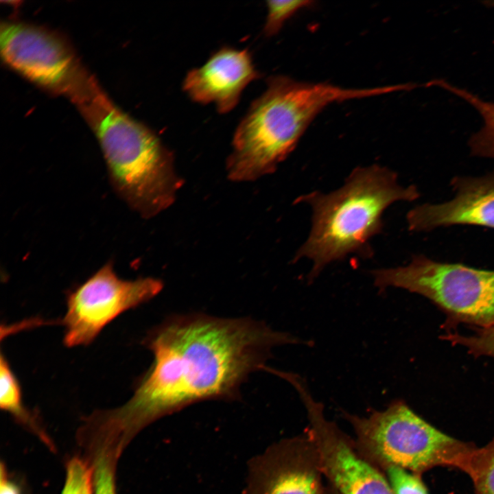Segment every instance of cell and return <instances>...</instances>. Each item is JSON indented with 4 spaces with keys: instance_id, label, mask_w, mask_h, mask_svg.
Segmentation results:
<instances>
[{
    "instance_id": "1",
    "label": "cell",
    "mask_w": 494,
    "mask_h": 494,
    "mask_svg": "<svg viewBox=\"0 0 494 494\" xmlns=\"http://www.w3.org/2000/svg\"><path fill=\"white\" fill-rule=\"evenodd\" d=\"M144 343L154 360L132 397L95 412L98 425L125 446L152 423L191 404L235 399L250 373L268 368L272 348L306 341L252 319L194 314L166 320Z\"/></svg>"
},
{
    "instance_id": "2",
    "label": "cell",
    "mask_w": 494,
    "mask_h": 494,
    "mask_svg": "<svg viewBox=\"0 0 494 494\" xmlns=\"http://www.w3.org/2000/svg\"><path fill=\"white\" fill-rule=\"evenodd\" d=\"M69 97L95 135L117 196L145 218L169 207L180 180L160 139L115 104L88 73Z\"/></svg>"
},
{
    "instance_id": "3",
    "label": "cell",
    "mask_w": 494,
    "mask_h": 494,
    "mask_svg": "<svg viewBox=\"0 0 494 494\" xmlns=\"http://www.w3.org/2000/svg\"><path fill=\"white\" fill-rule=\"evenodd\" d=\"M419 196L416 186L401 185L395 171L377 164L355 167L333 191L303 194L296 202L309 206L311 226L294 261H311L307 280L312 281L327 266L349 255L368 257L373 254L369 242L383 231L385 210Z\"/></svg>"
},
{
    "instance_id": "4",
    "label": "cell",
    "mask_w": 494,
    "mask_h": 494,
    "mask_svg": "<svg viewBox=\"0 0 494 494\" xmlns=\"http://www.w3.org/2000/svg\"><path fill=\"white\" fill-rule=\"evenodd\" d=\"M267 82L266 91L252 102L235 132L227 161L231 180H251L274 172L327 106L383 92L379 87L344 89L284 75L271 77Z\"/></svg>"
},
{
    "instance_id": "5",
    "label": "cell",
    "mask_w": 494,
    "mask_h": 494,
    "mask_svg": "<svg viewBox=\"0 0 494 494\" xmlns=\"http://www.w3.org/2000/svg\"><path fill=\"white\" fill-rule=\"evenodd\" d=\"M342 414L353 429L358 451L382 472L390 467L419 475L437 465L463 469L473 449L433 427L402 400L367 416Z\"/></svg>"
},
{
    "instance_id": "6",
    "label": "cell",
    "mask_w": 494,
    "mask_h": 494,
    "mask_svg": "<svg viewBox=\"0 0 494 494\" xmlns=\"http://www.w3.org/2000/svg\"><path fill=\"white\" fill-rule=\"evenodd\" d=\"M381 292L397 287L421 295L447 315L446 325H494V270L444 263L416 255L405 266L370 271Z\"/></svg>"
},
{
    "instance_id": "7",
    "label": "cell",
    "mask_w": 494,
    "mask_h": 494,
    "mask_svg": "<svg viewBox=\"0 0 494 494\" xmlns=\"http://www.w3.org/2000/svg\"><path fill=\"white\" fill-rule=\"evenodd\" d=\"M152 277L134 280L120 278L112 259L106 261L82 283L67 294V311L62 320L64 344L86 346L124 311L151 300L163 289Z\"/></svg>"
},
{
    "instance_id": "8",
    "label": "cell",
    "mask_w": 494,
    "mask_h": 494,
    "mask_svg": "<svg viewBox=\"0 0 494 494\" xmlns=\"http://www.w3.org/2000/svg\"><path fill=\"white\" fill-rule=\"evenodd\" d=\"M289 383L305 408L309 421L306 429L318 451L324 478L333 494H394L385 474L366 460L351 439L328 420L324 405L311 395L299 375Z\"/></svg>"
},
{
    "instance_id": "9",
    "label": "cell",
    "mask_w": 494,
    "mask_h": 494,
    "mask_svg": "<svg viewBox=\"0 0 494 494\" xmlns=\"http://www.w3.org/2000/svg\"><path fill=\"white\" fill-rule=\"evenodd\" d=\"M1 55L5 63L38 86L69 95L86 71L58 36L20 21L2 23Z\"/></svg>"
},
{
    "instance_id": "10",
    "label": "cell",
    "mask_w": 494,
    "mask_h": 494,
    "mask_svg": "<svg viewBox=\"0 0 494 494\" xmlns=\"http://www.w3.org/2000/svg\"><path fill=\"white\" fill-rule=\"evenodd\" d=\"M323 479L318 449L306 430L249 460L242 494H328Z\"/></svg>"
},
{
    "instance_id": "11",
    "label": "cell",
    "mask_w": 494,
    "mask_h": 494,
    "mask_svg": "<svg viewBox=\"0 0 494 494\" xmlns=\"http://www.w3.org/2000/svg\"><path fill=\"white\" fill-rule=\"evenodd\" d=\"M450 185L454 192L451 200L422 204L408 212L410 231L428 232L453 225L494 228V169L478 176H456Z\"/></svg>"
},
{
    "instance_id": "12",
    "label": "cell",
    "mask_w": 494,
    "mask_h": 494,
    "mask_svg": "<svg viewBox=\"0 0 494 494\" xmlns=\"http://www.w3.org/2000/svg\"><path fill=\"white\" fill-rule=\"evenodd\" d=\"M260 73L248 49L223 47L200 67L189 71L183 89L194 102L214 103L220 113L233 110L242 92Z\"/></svg>"
},
{
    "instance_id": "13",
    "label": "cell",
    "mask_w": 494,
    "mask_h": 494,
    "mask_svg": "<svg viewBox=\"0 0 494 494\" xmlns=\"http://www.w3.org/2000/svg\"><path fill=\"white\" fill-rule=\"evenodd\" d=\"M433 84L457 95L479 113L483 126L469 139L471 154L478 157L494 158V103L482 99L474 93L443 79L434 80Z\"/></svg>"
},
{
    "instance_id": "14",
    "label": "cell",
    "mask_w": 494,
    "mask_h": 494,
    "mask_svg": "<svg viewBox=\"0 0 494 494\" xmlns=\"http://www.w3.org/2000/svg\"><path fill=\"white\" fill-rule=\"evenodd\" d=\"M0 406L17 422L27 427L45 443L52 447L46 433L24 405L21 385L3 352L0 357Z\"/></svg>"
},
{
    "instance_id": "15",
    "label": "cell",
    "mask_w": 494,
    "mask_h": 494,
    "mask_svg": "<svg viewBox=\"0 0 494 494\" xmlns=\"http://www.w3.org/2000/svg\"><path fill=\"white\" fill-rule=\"evenodd\" d=\"M464 471L473 480L474 494H494V440L472 451Z\"/></svg>"
},
{
    "instance_id": "16",
    "label": "cell",
    "mask_w": 494,
    "mask_h": 494,
    "mask_svg": "<svg viewBox=\"0 0 494 494\" xmlns=\"http://www.w3.org/2000/svg\"><path fill=\"white\" fill-rule=\"evenodd\" d=\"M86 458L93 468L94 494H117L115 468L119 456L109 451L96 449Z\"/></svg>"
},
{
    "instance_id": "17",
    "label": "cell",
    "mask_w": 494,
    "mask_h": 494,
    "mask_svg": "<svg viewBox=\"0 0 494 494\" xmlns=\"http://www.w3.org/2000/svg\"><path fill=\"white\" fill-rule=\"evenodd\" d=\"M61 494H94L93 468L85 458L73 456L67 462Z\"/></svg>"
},
{
    "instance_id": "18",
    "label": "cell",
    "mask_w": 494,
    "mask_h": 494,
    "mask_svg": "<svg viewBox=\"0 0 494 494\" xmlns=\"http://www.w3.org/2000/svg\"><path fill=\"white\" fill-rule=\"evenodd\" d=\"M442 338L453 344L466 348L469 353L475 357L494 358V325L478 329L475 333L467 336L447 331Z\"/></svg>"
},
{
    "instance_id": "19",
    "label": "cell",
    "mask_w": 494,
    "mask_h": 494,
    "mask_svg": "<svg viewBox=\"0 0 494 494\" xmlns=\"http://www.w3.org/2000/svg\"><path fill=\"white\" fill-rule=\"evenodd\" d=\"M311 1H268V15L263 32L268 36L277 34L283 23L299 10L309 6Z\"/></svg>"
},
{
    "instance_id": "20",
    "label": "cell",
    "mask_w": 494,
    "mask_h": 494,
    "mask_svg": "<svg viewBox=\"0 0 494 494\" xmlns=\"http://www.w3.org/2000/svg\"><path fill=\"white\" fill-rule=\"evenodd\" d=\"M383 473L394 494H428L419 474L398 467H388Z\"/></svg>"
},
{
    "instance_id": "21",
    "label": "cell",
    "mask_w": 494,
    "mask_h": 494,
    "mask_svg": "<svg viewBox=\"0 0 494 494\" xmlns=\"http://www.w3.org/2000/svg\"><path fill=\"white\" fill-rule=\"evenodd\" d=\"M0 494H21V489L8 476L3 462L0 466Z\"/></svg>"
}]
</instances>
